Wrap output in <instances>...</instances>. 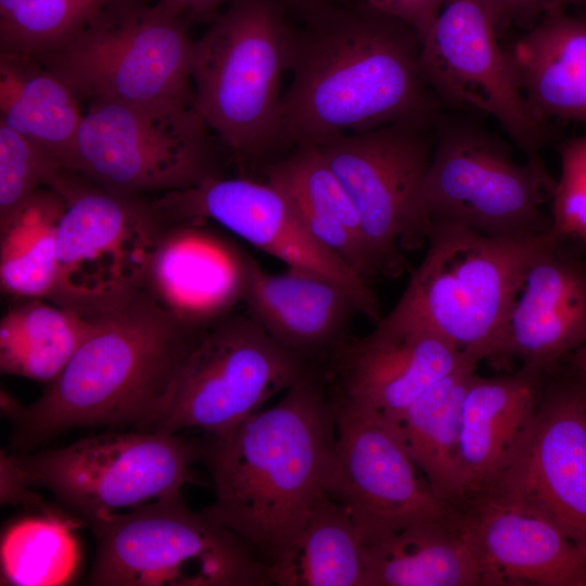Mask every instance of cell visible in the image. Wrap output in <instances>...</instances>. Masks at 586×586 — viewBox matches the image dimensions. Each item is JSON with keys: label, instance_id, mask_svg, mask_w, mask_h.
<instances>
[{"label": "cell", "instance_id": "cell-19", "mask_svg": "<svg viewBox=\"0 0 586 586\" xmlns=\"http://www.w3.org/2000/svg\"><path fill=\"white\" fill-rule=\"evenodd\" d=\"M552 232V231H551ZM577 242L551 239L530 265L501 335L500 368L550 372L586 346V259Z\"/></svg>", "mask_w": 586, "mask_h": 586}, {"label": "cell", "instance_id": "cell-9", "mask_svg": "<svg viewBox=\"0 0 586 586\" xmlns=\"http://www.w3.org/2000/svg\"><path fill=\"white\" fill-rule=\"evenodd\" d=\"M555 186L545 166L517 162L484 129L448 124L440 131L422 182L412 245L438 224L497 238L548 233L551 218L543 205Z\"/></svg>", "mask_w": 586, "mask_h": 586}, {"label": "cell", "instance_id": "cell-8", "mask_svg": "<svg viewBox=\"0 0 586 586\" xmlns=\"http://www.w3.org/2000/svg\"><path fill=\"white\" fill-rule=\"evenodd\" d=\"M194 42L162 0H112L60 49L40 56L77 99L194 100Z\"/></svg>", "mask_w": 586, "mask_h": 586}, {"label": "cell", "instance_id": "cell-10", "mask_svg": "<svg viewBox=\"0 0 586 586\" xmlns=\"http://www.w3.org/2000/svg\"><path fill=\"white\" fill-rule=\"evenodd\" d=\"M311 370L246 313H224L202 326L144 431L221 434Z\"/></svg>", "mask_w": 586, "mask_h": 586}, {"label": "cell", "instance_id": "cell-6", "mask_svg": "<svg viewBox=\"0 0 586 586\" xmlns=\"http://www.w3.org/2000/svg\"><path fill=\"white\" fill-rule=\"evenodd\" d=\"M99 586H268L267 564L235 533L180 495L89 524Z\"/></svg>", "mask_w": 586, "mask_h": 586}, {"label": "cell", "instance_id": "cell-40", "mask_svg": "<svg viewBox=\"0 0 586 586\" xmlns=\"http://www.w3.org/2000/svg\"><path fill=\"white\" fill-rule=\"evenodd\" d=\"M297 1H309V0H297Z\"/></svg>", "mask_w": 586, "mask_h": 586}, {"label": "cell", "instance_id": "cell-22", "mask_svg": "<svg viewBox=\"0 0 586 586\" xmlns=\"http://www.w3.org/2000/svg\"><path fill=\"white\" fill-rule=\"evenodd\" d=\"M546 374L521 366L508 374L482 377L475 371L471 377L461 405L462 502L491 487L522 450L536 420Z\"/></svg>", "mask_w": 586, "mask_h": 586}, {"label": "cell", "instance_id": "cell-31", "mask_svg": "<svg viewBox=\"0 0 586 586\" xmlns=\"http://www.w3.org/2000/svg\"><path fill=\"white\" fill-rule=\"evenodd\" d=\"M66 201L39 190L1 219L0 282L3 292L50 300L58 278V230Z\"/></svg>", "mask_w": 586, "mask_h": 586}, {"label": "cell", "instance_id": "cell-18", "mask_svg": "<svg viewBox=\"0 0 586 586\" xmlns=\"http://www.w3.org/2000/svg\"><path fill=\"white\" fill-rule=\"evenodd\" d=\"M337 356L334 399L391 420L428 387L476 360L461 354L429 329L388 313L374 330Z\"/></svg>", "mask_w": 586, "mask_h": 586}, {"label": "cell", "instance_id": "cell-29", "mask_svg": "<svg viewBox=\"0 0 586 586\" xmlns=\"http://www.w3.org/2000/svg\"><path fill=\"white\" fill-rule=\"evenodd\" d=\"M267 574L276 586H366L364 545L347 513L322 491Z\"/></svg>", "mask_w": 586, "mask_h": 586}, {"label": "cell", "instance_id": "cell-3", "mask_svg": "<svg viewBox=\"0 0 586 586\" xmlns=\"http://www.w3.org/2000/svg\"><path fill=\"white\" fill-rule=\"evenodd\" d=\"M204 323L178 317L146 288L92 316L87 337L36 402L21 406L1 394L17 443L30 446L77 426L144 431Z\"/></svg>", "mask_w": 586, "mask_h": 586}, {"label": "cell", "instance_id": "cell-35", "mask_svg": "<svg viewBox=\"0 0 586 586\" xmlns=\"http://www.w3.org/2000/svg\"><path fill=\"white\" fill-rule=\"evenodd\" d=\"M560 176L551 196V231L586 251V135L559 149Z\"/></svg>", "mask_w": 586, "mask_h": 586}, {"label": "cell", "instance_id": "cell-16", "mask_svg": "<svg viewBox=\"0 0 586 586\" xmlns=\"http://www.w3.org/2000/svg\"><path fill=\"white\" fill-rule=\"evenodd\" d=\"M168 224L212 220L286 267L315 272L344 288L361 314L382 318L369 282L306 229L288 196L270 182L211 176L153 201Z\"/></svg>", "mask_w": 586, "mask_h": 586}, {"label": "cell", "instance_id": "cell-2", "mask_svg": "<svg viewBox=\"0 0 586 586\" xmlns=\"http://www.w3.org/2000/svg\"><path fill=\"white\" fill-rule=\"evenodd\" d=\"M337 403L314 369L283 398L202 443L215 501L203 512L246 542L267 564L298 533L323 491Z\"/></svg>", "mask_w": 586, "mask_h": 586}, {"label": "cell", "instance_id": "cell-14", "mask_svg": "<svg viewBox=\"0 0 586 586\" xmlns=\"http://www.w3.org/2000/svg\"><path fill=\"white\" fill-rule=\"evenodd\" d=\"M496 34L486 0L447 1L421 40L423 75L442 98L493 116L526 161L544 166L545 123L532 111Z\"/></svg>", "mask_w": 586, "mask_h": 586}, {"label": "cell", "instance_id": "cell-34", "mask_svg": "<svg viewBox=\"0 0 586 586\" xmlns=\"http://www.w3.org/2000/svg\"><path fill=\"white\" fill-rule=\"evenodd\" d=\"M67 169L26 137L0 123V220Z\"/></svg>", "mask_w": 586, "mask_h": 586}, {"label": "cell", "instance_id": "cell-38", "mask_svg": "<svg viewBox=\"0 0 586 586\" xmlns=\"http://www.w3.org/2000/svg\"><path fill=\"white\" fill-rule=\"evenodd\" d=\"M168 8L180 14L189 15L192 18H204L209 16L222 2L229 0H162ZM233 1V0H232Z\"/></svg>", "mask_w": 586, "mask_h": 586}, {"label": "cell", "instance_id": "cell-26", "mask_svg": "<svg viewBox=\"0 0 586 586\" xmlns=\"http://www.w3.org/2000/svg\"><path fill=\"white\" fill-rule=\"evenodd\" d=\"M267 181L290 200L306 229L367 282L379 276L356 208L316 145L275 164Z\"/></svg>", "mask_w": 586, "mask_h": 586}, {"label": "cell", "instance_id": "cell-36", "mask_svg": "<svg viewBox=\"0 0 586 586\" xmlns=\"http://www.w3.org/2000/svg\"><path fill=\"white\" fill-rule=\"evenodd\" d=\"M447 1L449 0H364V4L407 24L421 41Z\"/></svg>", "mask_w": 586, "mask_h": 586}, {"label": "cell", "instance_id": "cell-20", "mask_svg": "<svg viewBox=\"0 0 586 586\" xmlns=\"http://www.w3.org/2000/svg\"><path fill=\"white\" fill-rule=\"evenodd\" d=\"M459 508L480 556L484 586H586V549L548 515L489 493Z\"/></svg>", "mask_w": 586, "mask_h": 586}, {"label": "cell", "instance_id": "cell-7", "mask_svg": "<svg viewBox=\"0 0 586 586\" xmlns=\"http://www.w3.org/2000/svg\"><path fill=\"white\" fill-rule=\"evenodd\" d=\"M202 444L137 430L92 436L35 455L1 454V486L41 487L88 525L180 495Z\"/></svg>", "mask_w": 586, "mask_h": 586}, {"label": "cell", "instance_id": "cell-33", "mask_svg": "<svg viewBox=\"0 0 586 586\" xmlns=\"http://www.w3.org/2000/svg\"><path fill=\"white\" fill-rule=\"evenodd\" d=\"M112 0H0L1 52L51 53L79 33Z\"/></svg>", "mask_w": 586, "mask_h": 586}, {"label": "cell", "instance_id": "cell-39", "mask_svg": "<svg viewBox=\"0 0 586 586\" xmlns=\"http://www.w3.org/2000/svg\"><path fill=\"white\" fill-rule=\"evenodd\" d=\"M568 359L586 375V346L574 352Z\"/></svg>", "mask_w": 586, "mask_h": 586}, {"label": "cell", "instance_id": "cell-24", "mask_svg": "<svg viewBox=\"0 0 586 586\" xmlns=\"http://www.w3.org/2000/svg\"><path fill=\"white\" fill-rule=\"evenodd\" d=\"M366 586H484L480 556L455 507L364 546Z\"/></svg>", "mask_w": 586, "mask_h": 586}, {"label": "cell", "instance_id": "cell-21", "mask_svg": "<svg viewBox=\"0 0 586 586\" xmlns=\"http://www.w3.org/2000/svg\"><path fill=\"white\" fill-rule=\"evenodd\" d=\"M241 301L277 343L308 361L335 353L353 315L360 313L354 297L335 282L292 267L270 273L246 254Z\"/></svg>", "mask_w": 586, "mask_h": 586}, {"label": "cell", "instance_id": "cell-28", "mask_svg": "<svg viewBox=\"0 0 586 586\" xmlns=\"http://www.w3.org/2000/svg\"><path fill=\"white\" fill-rule=\"evenodd\" d=\"M476 368V364H469L455 370L385 420L436 496L456 507L463 500L459 468L461 405Z\"/></svg>", "mask_w": 586, "mask_h": 586}, {"label": "cell", "instance_id": "cell-30", "mask_svg": "<svg viewBox=\"0 0 586 586\" xmlns=\"http://www.w3.org/2000/svg\"><path fill=\"white\" fill-rule=\"evenodd\" d=\"M92 316L43 298H23L0 322L3 373L53 381L87 337Z\"/></svg>", "mask_w": 586, "mask_h": 586}, {"label": "cell", "instance_id": "cell-25", "mask_svg": "<svg viewBox=\"0 0 586 586\" xmlns=\"http://www.w3.org/2000/svg\"><path fill=\"white\" fill-rule=\"evenodd\" d=\"M535 115L586 125V17L544 15L509 51Z\"/></svg>", "mask_w": 586, "mask_h": 586}, {"label": "cell", "instance_id": "cell-1", "mask_svg": "<svg viewBox=\"0 0 586 586\" xmlns=\"http://www.w3.org/2000/svg\"><path fill=\"white\" fill-rule=\"evenodd\" d=\"M420 48L407 24L365 4L319 12L295 34L280 138L319 145L395 123L425 124L434 101Z\"/></svg>", "mask_w": 586, "mask_h": 586}, {"label": "cell", "instance_id": "cell-13", "mask_svg": "<svg viewBox=\"0 0 586 586\" xmlns=\"http://www.w3.org/2000/svg\"><path fill=\"white\" fill-rule=\"evenodd\" d=\"M420 123H395L319 145L358 214L379 276L397 277L412 246L419 196L432 152Z\"/></svg>", "mask_w": 586, "mask_h": 586}, {"label": "cell", "instance_id": "cell-15", "mask_svg": "<svg viewBox=\"0 0 586 586\" xmlns=\"http://www.w3.org/2000/svg\"><path fill=\"white\" fill-rule=\"evenodd\" d=\"M323 492L347 513L364 546L456 507L436 496L385 420L339 403Z\"/></svg>", "mask_w": 586, "mask_h": 586}, {"label": "cell", "instance_id": "cell-5", "mask_svg": "<svg viewBox=\"0 0 586 586\" xmlns=\"http://www.w3.org/2000/svg\"><path fill=\"white\" fill-rule=\"evenodd\" d=\"M295 34L273 0H233L194 42V104L238 156L258 155L280 138V84Z\"/></svg>", "mask_w": 586, "mask_h": 586}, {"label": "cell", "instance_id": "cell-27", "mask_svg": "<svg viewBox=\"0 0 586 586\" xmlns=\"http://www.w3.org/2000/svg\"><path fill=\"white\" fill-rule=\"evenodd\" d=\"M30 58L1 52L0 123L26 137L75 173L84 114L58 76Z\"/></svg>", "mask_w": 586, "mask_h": 586}, {"label": "cell", "instance_id": "cell-4", "mask_svg": "<svg viewBox=\"0 0 586 586\" xmlns=\"http://www.w3.org/2000/svg\"><path fill=\"white\" fill-rule=\"evenodd\" d=\"M552 232L489 237L448 224L423 233L426 252L390 311L437 334L461 354L500 368L501 335L524 276Z\"/></svg>", "mask_w": 586, "mask_h": 586}, {"label": "cell", "instance_id": "cell-17", "mask_svg": "<svg viewBox=\"0 0 586 586\" xmlns=\"http://www.w3.org/2000/svg\"><path fill=\"white\" fill-rule=\"evenodd\" d=\"M482 493L535 508L586 549V375L569 359L547 372L525 445Z\"/></svg>", "mask_w": 586, "mask_h": 586}, {"label": "cell", "instance_id": "cell-32", "mask_svg": "<svg viewBox=\"0 0 586 586\" xmlns=\"http://www.w3.org/2000/svg\"><path fill=\"white\" fill-rule=\"evenodd\" d=\"M76 524L47 513L12 523L1 539V581L16 586H55L71 582L79 563Z\"/></svg>", "mask_w": 586, "mask_h": 586}, {"label": "cell", "instance_id": "cell-12", "mask_svg": "<svg viewBox=\"0 0 586 586\" xmlns=\"http://www.w3.org/2000/svg\"><path fill=\"white\" fill-rule=\"evenodd\" d=\"M194 100L94 101L80 125L75 173L109 192H173L214 176Z\"/></svg>", "mask_w": 586, "mask_h": 586}, {"label": "cell", "instance_id": "cell-23", "mask_svg": "<svg viewBox=\"0 0 586 586\" xmlns=\"http://www.w3.org/2000/svg\"><path fill=\"white\" fill-rule=\"evenodd\" d=\"M145 288L178 317L204 323L242 300L243 254L195 222L168 224L150 263Z\"/></svg>", "mask_w": 586, "mask_h": 586}, {"label": "cell", "instance_id": "cell-11", "mask_svg": "<svg viewBox=\"0 0 586 586\" xmlns=\"http://www.w3.org/2000/svg\"><path fill=\"white\" fill-rule=\"evenodd\" d=\"M65 171L52 189L66 206L58 230L50 300L85 316L111 310L145 289L167 222L153 202L109 192Z\"/></svg>", "mask_w": 586, "mask_h": 586}, {"label": "cell", "instance_id": "cell-37", "mask_svg": "<svg viewBox=\"0 0 586 586\" xmlns=\"http://www.w3.org/2000/svg\"><path fill=\"white\" fill-rule=\"evenodd\" d=\"M497 29L515 21H523L538 14L564 10L568 5L586 0H486Z\"/></svg>", "mask_w": 586, "mask_h": 586}]
</instances>
